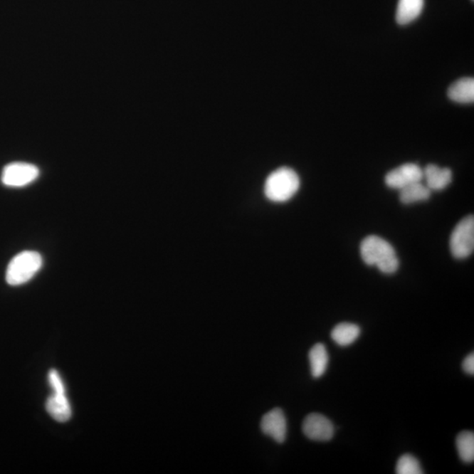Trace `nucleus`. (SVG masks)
Wrapping results in <instances>:
<instances>
[{"instance_id": "obj_5", "label": "nucleus", "mask_w": 474, "mask_h": 474, "mask_svg": "<svg viewBox=\"0 0 474 474\" xmlns=\"http://www.w3.org/2000/svg\"><path fill=\"white\" fill-rule=\"evenodd\" d=\"M39 174V169L36 165L17 162L4 168L2 182L7 186L22 187L35 181Z\"/></svg>"}, {"instance_id": "obj_10", "label": "nucleus", "mask_w": 474, "mask_h": 474, "mask_svg": "<svg viewBox=\"0 0 474 474\" xmlns=\"http://www.w3.org/2000/svg\"><path fill=\"white\" fill-rule=\"evenodd\" d=\"M448 96L454 102L471 104L474 101V79L463 78L453 83L448 90Z\"/></svg>"}, {"instance_id": "obj_3", "label": "nucleus", "mask_w": 474, "mask_h": 474, "mask_svg": "<svg viewBox=\"0 0 474 474\" xmlns=\"http://www.w3.org/2000/svg\"><path fill=\"white\" fill-rule=\"evenodd\" d=\"M43 258L38 252L26 251L15 256L7 267L6 280L10 285L26 283L39 272Z\"/></svg>"}, {"instance_id": "obj_11", "label": "nucleus", "mask_w": 474, "mask_h": 474, "mask_svg": "<svg viewBox=\"0 0 474 474\" xmlns=\"http://www.w3.org/2000/svg\"><path fill=\"white\" fill-rule=\"evenodd\" d=\"M46 409L53 418L60 423L69 420L73 414L66 394L53 393L48 399Z\"/></svg>"}, {"instance_id": "obj_19", "label": "nucleus", "mask_w": 474, "mask_h": 474, "mask_svg": "<svg viewBox=\"0 0 474 474\" xmlns=\"http://www.w3.org/2000/svg\"><path fill=\"white\" fill-rule=\"evenodd\" d=\"M463 370L470 375L474 374V353L465 357L462 363Z\"/></svg>"}, {"instance_id": "obj_12", "label": "nucleus", "mask_w": 474, "mask_h": 474, "mask_svg": "<svg viewBox=\"0 0 474 474\" xmlns=\"http://www.w3.org/2000/svg\"><path fill=\"white\" fill-rule=\"evenodd\" d=\"M424 0H399L396 21L400 25H408L416 20L423 12Z\"/></svg>"}, {"instance_id": "obj_1", "label": "nucleus", "mask_w": 474, "mask_h": 474, "mask_svg": "<svg viewBox=\"0 0 474 474\" xmlns=\"http://www.w3.org/2000/svg\"><path fill=\"white\" fill-rule=\"evenodd\" d=\"M361 257L368 265L377 266L381 273L393 274L397 272L400 261L394 247L377 236H369L360 246Z\"/></svg>"}, {"instance_id": "obj_13", "label": "nucleus", "mask_w": 474, "mask_h": 474, "mask_svg": "<svg viewBox=\"0 0 474 474\" xmlns=\"http://www.w3.org/2000/svg\"><path fill=\"white\" fill-rule=\"evenodd\" d=\"M311 374L315 379L321 378L325 374L329 364V354L325 344H316L308 354Z\"/></svg>"}, {"instance_id": "obj_18", "label": "nucleus", "mask_w": 474, "mask_h": 474, "mask_svg": "<svg viewBox=\"0 0 474 474\" xmlns=\"http://www.w3.org/2000/svg\"><path fill=\"white\" fill-rule=\"evenodd\" d=\"M48 382H50L53 393L66 394L65 384L62 381L61 376L56 370L48 372Z\"/></svg>"}, {"instance_id": "obj_16", "label": "nucleus", "mask_w": 474, "mask_h": 474, "mask_svg": "<svg viewBox=\"0 0 474 474\" xmlns=\"http://www.w3.org/2000/svg\"><path fill=\"white\" fill-rule=\"evenodd\" d=\"M456 446L461 460L473 463L474 460V434L473 431H463L456 439Z\"/></svg>"}, {"instance_id": "obj_17", "label": "nucleus", "mask_w": 474, "mask_h": 474, "mask_svg": "<svg viewBox=\"0 0 474 474\" xmlns=\"http://www.w3.org/2000/svg\"><path fill=\"white\" fill-rule=\"evenodd\" d=\"M398 474H423L420 462L413 455L404 454L399 458L396 465Z\"/></svg>"}, {"instance_id": "obj_4", "label": "nucleus", "mask_w": 474, "mask_h": 474, "mask_svg": "<svg viewBox=\"0 0 474 474\" xmlns=\"http://www.w3.org/2000/svg\"><path fill=\"white\" fill-rule=\"evenodd\" d=\"M451 254L454 258H468L474 250V217L468 216L462 219L451 233L450 240Z\"/></svg>"}, {"instance_id": "obj_7", "label": "nucleus", "mask_w": 474, "mask_h": 474, "mask_svg": "<svg viewBox=\"0 0 474 474\" xmlns=\"http://www.w3.org/2000/svg\"><path fill=\"white\" fill-rule=\"evenodd\" d=\"M423 179V171L419 165L405 164L387 173L385 182L387 186L401 190L409 184L421 182Z\"/></svg>"}, {"instance_id": "obj_14", "label": "nucleus", "mask_w": 474, "mask_h": 474, "mask_svg": "<svg viewBox=\"0 0 474 474\" xmlns=\"http://www.w3.org/2000/svg\"><path fill=\"white\" fill-rule=\"evenodd\" d=\"M360 335V328L354 323L342 322L331 332V338L337 345L349 346L353 344Z\"/></svg>"}, {"instance_id": "obj_9", "label": "nucleus", "mask_w": 474, "mask_h": 474, "mask_svg": "<svg viewBox=\"0 0 474 474\" xmlns=\"http://www.w3.org/2000/svg\"><path fill=\"white\" fill-rule=\"evenodd\" d=\"M423 171V179L431 191L445 189L453 179V172L449 168H441L436 164H428Z\"/></svg>"}, {"instance_id": "obj_15", "label": "nucleus", "mask_w": 474, "mask_h": 474, "mask_svg": "<svg viewBox=\"0 0 474 474\" xmlns=\"http://www.w3.org/2000/svg\"><path fill=\"white\" fill-rule=\"evenodd\" d=\"M430 188L421 182L414 183L400 190V199L404 204L427 201L431 197Z\"/></svg>"}, {"instance_id": "obj_2", "label": "nucleus", "mask_w": 474, "mask_h": 474, "mask_svg": "<svg viewBox=\"0 0 474 474\" xmlns=\"http://www.w3.org/2000/svg\"><path fill=\"white\" fill-rule=\"evenodd\" d=\"M298 174L288 167H281L266 179L265 194L273 202H285L295 196L300 188Z\"/></svg>"}, {"instance_id": "obj_8", "label": "nucleus", "mask_w": 474, "mask_h": 474, "mask_svg": "<svg viewBox=\"0 0 474 474\" xmlns=\"http://www.w3.org/2000/svg\"><path fill=\"white\" fill-rule=\"evenodd\" d=\"M261 430L263 434L270 436L277 443H284L288 434V423L284 412L277 408L266 413L261 421Z\"/></svg>"}, {"instance_id": "obj_6", "label": "nucleus", "mask_w": 474, "mask_h": 474, "mask_svg": "<svg viewBox=\"0 0 474 474\" xmlns=\"http://www.w3.org/2000/svg\"><path fill=\"white\" fill-rule=\"evenodd\" d=\"M302 431L307 438L320 442L330 441L335 434L333 423L326 416L317 413L310 414L305 418Z\"/></svg>"}]
</instances>
